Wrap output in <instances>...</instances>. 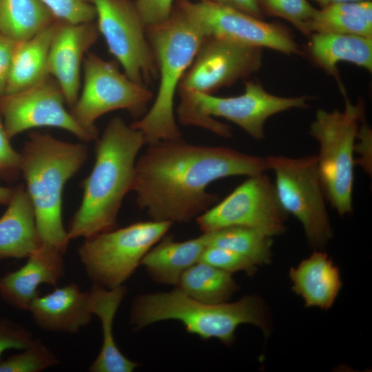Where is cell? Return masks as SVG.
Wrapping results in <instances>:
<instances>
[{
    "label": "cell",
    "instance_id": "1",
    "mask_svg": "<svg viewBox=\"0 0 372 372\" xmlns=\"http://www.w3.org/2000/svg\"><path fill=\"white\" fill-rule=\"evenodd\" d=\"M269 169L267 157L183 139L162 141L148 145L136 160L132 191L139 208L152 220L188 223L216 200L206 189L211 183Z\"/></svg>",
    "mask_w": 372,
    "mask_h": 372
},
{
    "label": "cell",
    "instance_id": "2",
    "mask_svg": "<svg viewBox=\"0 0 372 372\" xmlns=\"http://www.w3.org/2000/svg\"><path fill=\"white\" fill-rule=\"evenodd\" d=\"M146 144L141 132L112 118L96 141L93 169L83 181L81 204L68 231L70 240L114 229L122 201L132 189L136 156Z\"/></svg>",
    "mask_w": 372,
    "mask_h": 372
},
{
    "label": "cell",
    "instance_id": "3",
    "mask_svg": "<svg viewBox=\"0 0 372 372\" xmlns=\"http://www.w3.org/2000/svg\"><path fill=\"white\" fill-rule=\"evenodd\" d=\"M21 154V175L34 207L41 242L64 254L70 240L63 223V191L84 165L87 148L83 143L32 132Z\"/></svg>",
    "mask_w": 372,
    "mask_h": 372
},
{
    "label": "cell",
    "instance_id": "4",
    "mask_svg": "<svg viewBox=\"0 0 372 372\" xmlns=\"http://www.w3.org/2000/svg\"><path fill=\"white\" fill-rule=\"evenodd\" d=\"M155 56L159 85L153 105L130 125L143 134L146 144L182 139L174 116L176 92L205 37L196 21L178 0L169 18L146 28Z\"/></svg>",
    "mask_w": 372,
    "mask_h": 372
},
{
    "label": "cell",
    "instance_id": "5",
    "mask_svg": "<svg viewBox=\"0 0 372 372\" xmlns=\"http://www.w3.org/2000/svg\"><path fill=\"white\" fill-rule=\"evenodd\" d=\"M174 320L180 322L187 332L202 340L216 338L231 344L235 332L242 324L269 332L267 309L258 296H247L234 302L210 304L195 300L176 287L167 292L143 293L134 300L130 324L138 331L153 323Z\"/></svg>",
    "mask_w": 372,
    "mask_h": 372
},
{
    "label": "cell",
    "instance_id": "6",
    "mask_svg": "<svg viewBox=\"0 0 372 372\" xmlns=\"http://www.w3.org/2000/svg\"><path fill=\"white\" fill-rule=\"evenodd\" d=\"M176 112L184 125L203 127L225 138L232 136L231 127L215 120L224 118L242 128L254 139H265L267 120L291 109L309 107L308 96H280L268 92L258 81H245L242 94L218 97L212 94H191L179 96Z\"/></svg>",
    "mask_w": 372,
    "mask_h": 372
},
{
    "label": "cell",
    "instance_id": "7",
    "mask_svg": "<svg viewBox=\"0 0 372 372\" xmlns=\"http://www.w3.org/2000/svg\"><path fill=\"white\" fill-rule=\"evenodd\" d=\"M344 109L317 110L309 134L319 143L317 165L326 198L342 217L353 212L355 144L364 103L353 104L342 92Z\"/></svg>",
    "mask_w": 372,
    "mask_h": 372
},
{
    "label": "cell",
    "instance_id": "8",
    "mask_svg": "<svg viewBox=\"0 0 372 372\" xmlns=\"http://www.w3.org/2000/svg\"><path fill=\"white\" fill-rule=\"evenodd\" d=\"M173 223L138 222L86 238L78 254L89 278L107 289L123 285Z\"/></svg>",
    "mask_w": 372,
    "mask_h": 372
},
{
    "label": "cell",
    "instance_id": "9",
    "mask_svg": "<svg viewBox=\"0 0 372 372\" xmlns=\"http://www.w3.org/2000/svg\"><path fill=\"white\" fill-rule=\"evenodd\" d=\"M267 158L275 174L273 185L282 207L300 221L310 246L316 250L322 249L332 238L333 230L316 155H271Z\"/></svg>",
    "mask_w": 372,
    "mask_h": 372
},
{
    "label": "cell",
    "instance_id": "10",
    "mask_svg": "<svg viewBox=\"0 0 372 372\" xmlns=\"http://www.w3.org/2000/svg\"><path fill=\"white\" fill-rule=\"evenodd\" d=\"M83 70V88L71 114L94 140L98 136L95 123L105 114L126 110L137 119L145 114L153 98L148 87L130 80L112 63L92 52L85 56Z\"/></svg>",
    "mask_w": 372,
    "mask_h": 372
},
{
    "label": "cell",
    "instance_id": "11",
    "mask_svg": "<svg viewBox=\"0 0 372 372\" xmlns=\"http://www.w3.org/2000/svg\"><path fill=\"white\" fill-rule=\"evenodd\" d=\"M96 25L109 52L132 81L148 87L158 77L146 26L130 0H93Z\"/></svg>",
    "mask_w": 372,
    "mask_h": 372
},
{
    "label": "cell",
    "instance_id": "12",
    "mask_svg": "<svg viewBox=\"0 0 372 372\" xmlns=\"http://www.w3.org/2000/svg\"><path fill=\"white\" fill-rule=\"evenodd\" d=\"M248 177L221 202L196 218L201 231L243 226L271 237L285 231L287 214L273 183L265 173Z\"/></svg>",
    "mask_w": 372,
    "mask_h": 372
},
{
    "label": "cell",
    "instance_id": "13",
    "mask_svg": "<svg viewBox=\"0 0 372 372\" xmlns=\"http://www.w3.org/2000/svg\"><path fill=\"white\" fill-rule=\"evenodd\" d=\"M258 47L216 37H205L177 89L178 96L211 94L239 80H247L262 63Z\"/></svg>",
    "mask_w": 372,
    "mask_h": 372
},
{
    "label": "cell",
    "instance_id": "14",
    "mask_svg": "<svg viewBox=\"0 0 372 372\" xmlns=\"http://www.w3.org/2000/svg\"><path fill=\"white\" fill-rule=\"evenodd\" d=\"M178 1L198 24L205 37L271 49L286 55L301 54L291 30L284 25L207 1Z\"/></svg>",
    "mask_w": 372,
    "mask_h": 372
},
{
    "label": "cell",
    "instance_id": "15",
    "mask_svg": "<svg viewBox=\"0 0 372 372\" xmlns=\"http://www.w3.org/2000/svg\"><path fill=\"white\" fill-rule=\"evenodd\" d=\"M66 101L56 81L48 76L37 84L12 94L0 96V114L8 136L37 127L66 130L83 141L93 138L65 107Z\"/></svg>",
    "mask_w": 372,
    "mask_h": 372
},
{
    "label": "cell",
    "instance_id": "16",
    "mask_svg": "<svg viewBox=\"0 0 372 372\" xmlns=\"http://www.w3.org/2000/svg\"><path fill=\"white\" fill-rule=\"evenodd\" d=\"M100 33L94 21L71 23L56 20L47 71L62 90L66 104L72 107L80 93L81 70L85 54Z\"/></svg>",
    "mask_w": 372,
    "mask_h": 372
},
{
    "label": "cell",
    "instance_id": "17",
    "mask_svg": "<svg viewBox=\"0 0 372 372\" xmlns=\"http://www.w3.org/2000/svg\"><path fill=\"white\" fill-rule=\"evenodd\" d=\"M63 254L46 245L41 246L19 269L0 277V296L12 307L28 311L42 284L55 286L65 274Z\"/></svg>",
    "mask_w": 372,
    "mask_h": 372
},
{
    "label": "cell",
    "instance_id": "18",
    "mask_svg": "<svg viewBox=\"0 0 372 372\" xmlns=\"http://www.w3.org/2000/svg\"><path fill=\"white\" fill-rule=\"evenodd\" d=\"M35 323L46 331L78 333L92 321L90 291L76 283L56 287L45 296H37L29 309Z\"/></svg>",
    "mask_w": 372,
    "mask_h": 372
},
{
    "label": "cell",
    "instance_id": "19",
    "mask_svg": "<svg viewBox=\"0 0 372 372\" xmlns=\"http://www.w3.org/2000/svg\"><path fill=\"white\" fill-rule=\"evenodd\" d=\"M8 208L0 218V257L28 258L41 245L34 207L26 188L13 187Z\"/></svg>",
    "mask_w": 372,
    "mask_h": 372
},
{
    "label": "cell",
    "instance_id": "20",
    "mask_svg": "<svg viewBox=\"0 0 372 372\" xmlns=\"http://www.w3.org/2000/svg\"><path fill=\"white\" fill-rule=\"evenodd\" d=\"M307 54L310 60L333 76L341 92L345 88L340 78L338 65L348 62L372 71V37L353 34L312 33L309 37Z\"/></svg>",
    "mask_w": 372,
    "mask_h": 372
},
{
    "label": "cell",
    "instance_id": "21",
    "mask_svg": "<svg viewBox=\"0 0 372 372\" xmlns=\"http://www.w3.org/2000/svg\"><path fill=\"white\" fill-rule=\"evenodd\" d=\"M93 315L101 323L103 340L99 355L89 368L91 372H132L138 365L125 357L116 344L113 323L116 311L127 293L123 285L107 289L93 284L90 290Z\"/></svg>",
    "mask_w": 372,
    "mask_h": 372
},
{
    "label": "cell",
    "instance_id": "22",
    "mask_svg": "<svg viewBox=\"0 0 372 372\" xmlns=\"http://www.w3.org/2000/svg\"><path fill=\"white\" fill-rule=\"evenodd\" d=\"M289 277L293 290L304 299L306 307L322 309L331 307L342 285L338 267L320 249L291 268Z\"/></svg>",
    "mask_w": 372,
    "mask_h": 372
},
{
    "label": "cell",
    "instance_id": "23",
    "mask_svg": "<svg viewBox=\"0 0 372 372\" xmlns=\"http://www.w3.org/2000/svg\"><path fill=\"white\" fill-rule=\"evenodd\" d=\"M207 247L204 233L183 242L164 236L144 256L141 265L155 282L176 286L183 272L200 260Z\"/></svg>",
    "mask_w": 372,
    "mask_h": 372
},
{
    "label": "cell",
    "instance_id": "24",
    "mask_svg": "<svg viewBox=\"0 0 372 372\" xmlns=\"http://www.w3.org/2000/svg\"><path fill=\"white\" fill-rule=\"evenodd\" d=\"M55 26L56 20L31 38L15 43L4 94L20 92L50 76L47 61Z\"/></svg>",
    "mask_w": 372,
    "mask_h": 372
},
{
    "label": "cell",
    "instance_id": "25",
    "mask_svg": "<svg viewBox=\"0 0 372 372\" xmlns=\"http://www.w3.org/2000/svg\"><path fill=\"white\" fill-rule=\"evenodd\" d=\"M307 30L309 35L331 33L372 37V1L341 3L316 8L307 23Z\"/></svg>",
    "mask_w": 372,
    "mask_h": 372
},
{
    "label": "cell",
    "instance_id": "26",
    "mask_svg": "<svg viewBox=\"0 0 372 372\" xmlns=\"http://www.w3.org/2000/svg\"><path fill=\"white\" fill-rule=\"evenodd\" d=\"M55 20L41 0H0V34L14 42L31 38Z\"/></svg>",
    "mask_w": 372,
    "mask_h": 372
},
{
    "label": "cell",
    "instance_id": "27",
    "mask_svg": "<svg viewBox=\"0 0 372 372\" xmlns=\"http://www.w3.org/2000/svg\"><path fill=\"white\" fill-rule=\"evenodd\" d=\"M176 287L189 297L210 304L226 302L238 289L231 273L202 261L186 269Z\"/></svg>",
    "mask_w": 372,
    "mask_h": 372
},
{
    "label": "cell",
    "instance_id": "28",
    "mask_svg": "<svg viewBox=\"0 0 372 372\" xmlns=\"http://www.w3.org/2000/svg\"><path fill=\"white\" fill-rule=\"evenodd\" d=\"M207 247H218L239 254L256 265L269 264L272 237L243 226H230L203 232Z\"/></svg>",
    "mask_w": 372,
    "mask_h": 372
},
{
    "label": "cell",
    "instance_id": "29",
    "mask_svg": "<svg viewBox=\"0 0 372 372\" xmlns=\"http://www.w3.org/2000/svg\"><path fill=\"white\" fill-rule=\"evenodd\" d=\"M22 350L0 362V372H40L60 363L52 351L39 338H34Z\"/></svg>",
    "mask_w": 372,
    "mask_h": 372
},
{
    "label": "cell",
    "instance_id": "30",
    "mask_svg": "<svg viewBox=\"0 0 372 372\" xmlns=\"http://www.w3.org/2000/svg\"><path fill=\"white\" fill-rule=\"evenodd\" d=\"M263 14L283 19L309 37L307 23L316 8L309 0H258Z\"/></svg>",
    "mask_w": 372,
    "mask_h": 372
},
{
    "label": "cell",
    "instance_id": "31",
    "mask_svg": "<svg viewBox=\"0 0 372 372\" xmlns=\"http://www.w3.org/2000/svg\"><path fill=\"white\" fill-rule=\"evenodd\" d=\"M56 20L71 23L96 19L93 0H41Z\"/></svg>",
    "mask_w": 372,
    "mask_h": 372
},
{
    "label": "cell",
    "instance_id": "32",
    "mask_svg": "<svg viewBox=\"0 0 372 372\" xmlns=\"http://www.w3.org/2000/svg\"><path fill=\"white\" fill-rule=\"evenodd\" d=\"M199 261L231 274L243 271L249 276H253L257 270L256 265L245 256L218 247H207Z\"/></svg>",
    "mask_w": 372,
    "mask_h": 372
},
{
    "label": "cell",
    "instance_id": "33",
    "mask_svg": "<svg viewBox=\"0 0 372 372\" xmlns=\"http://www.w3.org/2000/svg\"><path fill=\"white\" fill-rule=\"evenodd\" d=\"M10 140L0 114V178L12 183L21 175V154L13 148Z\"/></svg>",
    "mask_w": 372,
    "mask_h": 372
},
{
    "label": "cell",
    "instance_id": "34",
    "mask_svg": "<svg viewBox=\"0 0 372 372\" xmlns=\"http://www.w3.org/2000/svg\"><path fill=\"white\" fill-rule=\"evenodd\" d=\"M31 331L9 319H0V357L7 349H23L34 340Z\"/></svg>",
    "mask_w": 372,
    "mask_h": 372
},
{
    "label": "cell",
    "instance_id": "35",
    "mask_svg": "<svg viewBox=\"0 0 372 372\" xmlns=\"http://www.w3.org/2000/svg\"><path fill=\"white\" fill-rule=\"evenodd\" d=\"M175 0H135L136 10L146 28L166 21L172 10Z\"/></svg>",
    "mask_w": 372,
    "mask_h": 372
},
{
    "label": "cell",
    "instance_id": "36",
    "mask_svg": "<svg viewBox=\"0 0 372 372\" xmlns=\"http://www.w3.org/2000/svg\"><path fill=\"white\" fill-rule=\"evenodd\" d=\"M357 138L360 143L355 144V149L358 148V153L361 157L358 163L364 168L367 174L371 172V130L364 119V115L362 117Z\"/></svg>",
    "mask_w": 372,
    "mask_h": 372
},
{
    "label": "cell",
    "instance_id": "37",
    "mask_svg": "<svg viewBox=\"0 0 372 372\" xmlns=\"http://www.w3.org/2000/svg\"><path fill=\"white\" fill-rule=\"evenodd\" d=\"M15 43L0 34V96L6 91Z\"/></svg>",
    "mask_w": 372,
    "mask_h": 372
},
{
    "label": "cell",
    "instance_id": "38",
    "mask_svg": "<svg viewBox=\"0 0 372 372\" xmlns=\"http://www.w3.org/2000/svg\"><path fill=\"white\" fill-rule=\"evenodd\" d=\"M231 8L247 13L258 19H264L258 0H198Z\"/></svg>",
    "mask_w": 372,
    "mask_h": 372
},
{
    "label": "cell",
    "instance_id": "39",
    "mask_svg": "<svg viewBox=\"0 0 372 372\" xmlns=\"http://www.w3.org/2000/svg\"><path fill=\"white\" fill-rule=\"evenodd\" d=\"M13 187L0 186V205H7L11 198Z\"/></svg>",
    "mask_w": 372,
    "mask_h": 372
},
{
    "label": "cell",
    "instance_id": "40",
    "mask_svg": "<svg viewBox=\"0 0 372 372\" xmlns=\"http://www.w3.org/2000/svg\"><path fill=\"white\" fill-rule=\"evenodd\" d=\"M317 3L320 8L328 6L333 4L341 3H347V2H354V1H371V0H312Z\"/></svg>",
    "mask_w": 372,
    "mask_h": 372
},
{
    "label": "cell",
    "instance_id": "41",
    "mask_svg": "<svg viewBox=\"0 0 372 372\" xmlns=\"http://www.w3.org/2000/svg\"><path fill=\"white\" fill-rule=\"evenodd\" d=\"M2 259L1 257H0V260Z\"/></svg>",
    "mask_w": 372,
    "mask_h": 372
}]
</instances>
